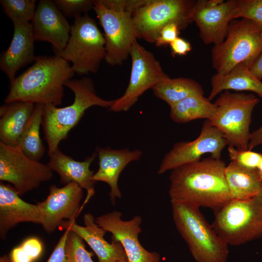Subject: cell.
<instances>
[{
  "mask_svg": "<svg viewBox=\"0 0 262 262\" xmlns=\"http://www.w3.org/2000/svg\"><path fill=\"white\" fill-rule=\"evenodd\" d=\"M225 163L210 156L171 170L170 201L218 210L231 199Z\"/></svg>",
  "mask_w": 262,
  "mask_h": 262,
  "instance_id": "cell-1",
  "label": "cell"
},
{
  "mask_svg": "<svg viewBox=\"0 0 262 262\" xmlns=\"http://www.w3.org/2000/svg\"><path fill=\"white\" fill-rule=\"evenodd\" d=\"M74 73L68 62L59 55L36 56L34 64L10 82L4 102L60 105L65 83Z\"/></svg>",
  "mask_w": 262,
  "mask_h": 262,
  "instance_id": "cell-2",
  "label": "cell"
},
{
  "mask_svg": "<svg viewBox=\"0 0 262 262\" xmlns=\"http://www.w3.org/2000/svg\"><path fill=\"white\" fill-rule=\"evenodd\" d=\"M65 86L74 94L71 104L63 108L52 105L44 106L42 125L49 156L59 148L60 143L67 138L69 132L79 123L86 110L94 106L109 108L115 101L98 96L92 80L89 77L70 79Z\"/></svg>",
  "mask_w": 262,
  "mask_h": 262,
  "instance_id": "cell-3",
  "label": "cell"
},
{
  "mask_svg": "<svg viewBox=\"0 0 262 262\" xmlns=\"http://www.w3.org/2000/svg\"><path fill=\"white\" fill-rule=\"evenodd\" d=\"M144 0H95L93 9L104 31L105 61L120 66L127 60L138 38L133 22L135 10Z\"/></svg>",
  "mask_w": 262,
  "mask_h": 262,
  "instance_id": "cell-4",
  "label": "cell"
},
{
  "mask_svg": "<svg viewBox=\"0 0 262 262\" xmlns=\"http://www.w3.org/2000/svg\"><path fill=\"white\" fill-rule=\"evenodd\" d=\"M174 223L196 262H227L229 245L215 232L198 207L170 201Z\"/></svg>",
  "mask_w": 262,
  "mask_h": 262,
  "instance_id": "cell-5",
  "label": "cell"
},
{
  "mask_svg": "<svg viewBox=\"0 0 262 262\" xmlns=\"http://www.w3.org/2000/svg\"><path fill=\"white\" fill-rule=\"evenodd\" d=\"M211 226L229 246L262 237V192L246 199H231L214 212Z\"/></svg>",
  "mask_w": 262,
  "mask_h": 262,
  "instance_id": "cell-6",
  "label": "cell"
},
{
  "mask_svg": "<svg viewBox=\"0 0 262 262\" xmlns=\"http://www.w3.org/2000/svg\"><path fill=\"white\" fill-rule=\"evenodd\" d=\"M262 52V27L248 19H234L224 41L212 49V66L219 75L229 73L241 63L250 68Z\"/></svg>",
  "mask_w": 262,
  "mask_h": 262,
  "instance_id": "cell-7",
  "label": "cell"
},
{
  "mask_svg": "<svg viewBox=\"0 0 262 262\" xmlns=\"http://www.w3.org/2000/svg\"><path fill=\"white\" fill-rule=\"evenodd\" d=\"M105 40L95 20L87 14L75 18L69 40L59 55L72 64L79 75L98 72L106 56Z\"/></svg>",
  "mask_w": 262,
  "mask_h": 262,
  "instance_id": "cell-8",
  "label": "cell"
},
{
  "mask_svg": "<svg viewBox=\"0 0 262 262\" xmlns=\"http://www.w3.org/2000/svg\"><path fill=\"white\" fill-rule=\"evenodd\" d=\"M259 99L253 94H221L214 103L217 111L209 120L223 134L229 146L238 150H247L250 140L252 113Z\"/></svg>",
  "mask_w": 262,
  "mask_h": 262,
  "instance_id": "cell-9",
  "label": "cell"
},
{
  "mask_svg": "<svg viewBox=\"0 0 262 262\" xmlns=\"http://www.w3.org/2000/svg\"><path fill=\"white\" fill-rule=\"evenodd\" d=\"M195 0H144L134 11L133 22L138 38L155 43L161 30L170 23L185 29L192 21Z\"/></svg>",
  "mask_w": 262,
  "mask_h": 262,
  "instance_id": "cell-10",
  "label": "cell"
},
{
  "mask_svg": "<svg viewBox=\"0 0 262 262\" xmlns=\"http://www.w3.org/2000/svg\"><path fill=\"white\" fill-rule=\"evenodd\" d=\"M52 178L53 171L48 164L30 158L19 146L0 142V181L11 183L20 196Z\"/></svg>",
  "mask_w": 262,
  "mask_h": 262,
  "instance_id": "cell-11",
  "label": "cell"
},
{
  "mask_svg": "<svg viewBox=\"0 0 262 262\" xmlns=\"http://www.w3.org/2000/svg\"><path fill=\"white\" fill-rule=\"evenodd\" d=\"M130 56L131 67L129 84L124 94L115 99L113 105L109 108L114 112L128 111L147 90L152 89L169 77L154 54L137 40L132 45Z\"/></svg>",
  "mask_w": 262,
  "mask_h": 262,
  "instance_id": "cell-12",
  "label": "cell"
},
{
  "mask_svg": "<svg viewBox=\"0 0 262 262\" xmlns=\"http://www.w3.org/2000/svg\"><path fill=\"white\" fill-rule=\"evenodd\" d=\"M227 145L222 133L209 120H206L196 139L174 144L163 157L157 173L163 174L181 165L199 160L207 153L211 154L214 158L220 159L222 151Z\"/></svg>",
  "mask_w": 262,
  "mask_h": 262,
  "instance_id": "cell-13",
  "label": "cell"
},
{
  "mask_svg": "<svg viewBox=\"0 0 262 262\" xmlns=\"http://www.w3.org/2000/svg\"><path fill=\"white\" fill-rule=\"evenodd\" d=\"M240 0H198L194 1L191 13L205 44L214 45L225 39L230 22L236 19Z\"/></svg>",
  "mask_w": 262,
  "mask_h": 262,
  "instance_id": "cell-14",
  "label": "cell"
},
{
  "mask_svg": "<svg viewBox=\"0 0 262 262\" xmlns=\"http://www.w3.org/2000/svg\"><path fill=\"white\" fill-rule=\"evenodd\" d=\"M122 213L114 211L95 218L96 223L112 235L113 241L121 244L126 254L128 262H160V256L156 252L146 249L140 243L142 220L139 215L131 219H122Z\"/></svg>",
  "mask_w": 262,
  "mask_h": 262,
  "instance_id": "cell-15",
  "label": "cell"
},
{
  "mask_svg": "<svg viewBox=\"0 0 262 262\" xmlns=\"http://www.w3.org/2000/svg\"><path fill=\"white\" fill-rule=\"evenodd\" d=\"M82 189L74 182L62 187L50 185L46 198L37 204L41 214L40 224L47 233L55 231L64 221H75L80 213Z\"/></svg>",
  "mask_w": 262,
  "mask_h": 262,
  "instance_id": "cell-16",
  "label": "cell"
},
{
  "mask_svg": "<svg viewBox=\"0 0 262 262\" xmlns=\"http://www.w3.org/2000/svg\"><path fill=\"white\" fill-rule=\"evenodd\" d=\"M31 23L35 40L49 42L59 55L68 42L71 26L54 1L40 0Z\"/></svg>",
  "mask_w": 262,
  "mask_h": 262,
  "instance_id": "cell-17",
  "label": "cell"
},
{
  "mask_svg": "<svg viewBox=\"0 0 262 262\" xmlns=\"http://www.w3.org/2000/svg\"><path fill=\"white\" fill-rule=\"evenodd\" d=\"M96 150L98 158V168L94 174L92 180L96 182L102 181L108 184L110 189V201L114 205L116 199L122 196L118 184L120 174L128 164L139 160L143 152L138 149H115L109 147H98Z\"/></svg>",
  "mask_w": 262,
  "mask_h": 262,
  "instance_id": "cell-18",
  "label": "cell"
},
{
  "mask_svg": "<svg viewBox=\"0 0 262 262\" xmlns=\"http://www.w3.org/2000/svg\"><path fill=\"white\" fill-rule=\"evenodd\" d=\"M83 220L84 226L79 225L75 221L67 220L63 221L61 226L80 236L96 254L98 262H128L121 244L113 241L109 243L104 239L106 231L96 223L92 214H84Z\"/></svg>",
  "mask_w": 262,
  "mask_h": 262,
  "instance_id": "cell-19",
  "label": "cell"
},
{
  "mask_svg": "<svg viewBox=\"0 0 262 262\" xmlns=\"http://www.w3.org/2000/svg\"><path fill=\"white\" fill-rule=\"evenodd\" d=\"M97 156L96 152L84 161H77L65 154L58 148L49 156V160L47 164L52 171L59 175L61 184L66 185L74 182L86 190V196L81 205L80 212L95 193L96 182L92 180L94 173L90 169V166Z\"/></svg>",
  "mask_w": 262,
  "mask_h": 262,
  "instance_id": "cell-20",
  "label": "cell"
},
{
  "mask_svg": "<svg viewBox=\"0 0 262 262\" xmlns=\"http://www.w3.org/2000/svg\"><path fill=\"white\" fill-rule=\"evenodd\" d=\"M37 204L23 200L14 187L0 182V238L4 240L8 231L22 222L40 224Z\"/></svg>",
  "mask_w": 262,
  "mask_h": 262,
  "instance_id": "cell-21",
  "label": "cell"
},
{
  "mask_svg": "<svg viewBox=\"0 0 262 262\" xmlns=\"http://www.w3.org/2000/svg\"><path fill=\"white\" fill-rule=\"evenodd\" d=\"M10 44L0 58V69L10 82L16 78V72L27 64L34 61L35 40L31 22L15 24Z\"/></svg>",
  "mask_w": 262,
  "mask_h": 262,
  "instance_id": "cell-22",
  "label": "cell"
},
{
  "mask_svg": "<svg viewBox=\"0 0 262 262\" xmlns=\"http://www.w3.org/2000/svg\"><path fill=\"white\" fill-rule=\"evenodd\" d=\"M35 104L21 101L5 103L0 108V142L18 146L19 139L29 121Z\"/></svg>",
  "mask_w": 262,
  "mask_h": 262,
  "instance_id": "cell-23",
  "label": "cell"
},
{
  "mask_svg": "<svg viewBox=\"0 0 262 262\" xmlns=\"http://www.w3.org/2000/svg\"><path fill=\"white\" fill-rule=\"evenodd\" d=\"M211 86L208 98L211 101L221 92L229 90L251 91L262 98V82L245 63L237 65L226 74L213 75L211 78Z\"/></svg>",
  "mask_w": 262,
  "mask_h": 262,
  "instance_id": "cell-24",
  "label": "cell"
},
{
  "mask_svg": "<svg viewBox=\"0 0 262 262\" xmlns=\"http://www.w3.org/2000/svg\"><path fill=\"white\" fill-rule=\"evenodd\" d=\"M231 199H246L262 192V178L257 169L231 162L225 169Z\"/></svg>",
  "mask_w": 262,
  "mask_h": 262,
  "instance_id": "cell-25",
  "label": "cell"
},
{
  "mask_svg": "<svg viewBox=\"0 0 262 262\" xmlns=\"http://www.w3.org/2000/svg\"><path fill=\"white\" fill-rule=\"evenodd\" d=\"M217 111V106L204 94L190 96L170 107V117L177 123H186L198 119L211 120Z\"/></svg>",
  "mask_w": 262,
  "mask_h": 262,
  "instance_id": "cell-26",
  "label": "cell"
},
{
  "mask_svg": "<svg viewBox=\"0 0 262 262\" xmlns=\"http://www.w3.org/2000/svg\"><path fill=\"white\" fill-rule=\"evenodd\" d=\"M155 97L171 107L193 95L204 94L201 85L195 80L186 78H168L152 89Z\"/></svg>",
  "mask_w": 262,
  "mask_h": 262,
  "instance_id": "cell-27",
  "label": "cell"
},
{
  "mask_svg": "<svg viewBox=\"0 0 262 262\" xmlns=\"http://www.w3.org/2000/svg\"><path fill=\"white\" fill-rule=\"evenodd\" d=\"M44 106L35 104L34 111L18 142V146L30 158L36 161L43 156L45 149L40 136Z\"/></svg>",
  "mask_w": 262,
  "mask_h": 262,
  "instance_id": "cell-28",
  "label": "cell"
},
{
  "mask_svg": "<svg viewBox=\"0 0 262 262\" xmlns=\"http://www.w3.org/2000/svg\"><path fill=\"white\" fill-rule=\"evenodd\" d=\"M0 3L13 24L31 22L37 7L35 0H1Z\"/></svg>",
  "mask_w": 262,
  "mask_h": 262,
  "instance_id": "cell-29",
  "label": "cell"
},
{
  "mask_svg": "<svg viewBox=\"0 0 262 262\" xmlns=\"http://www.w3.org/2000/svg\"><path fill=\"white\" fill-rule=\"evenodd\" d=\"M43 245L36 237H30L14 248L10 253L11 262H34L41 255Z\"/></svg>",
  "mask_w": 262,
  "mask_h": 262,
  "instance_id": "cell-30",
  "label": "cell"
},
{
  "mask_svg": "<svg viewBox=\"0 0 262 262\" xmlns=\"http://www.w3.org/2000/svg\"><path fill=\"white\" fill-rule=\"evenodd\" d=\"M66 251L67 262H94L92 259L93 254L86 250L83 240L69 230L66 241Z\"/></svg>",
  "mask_w": 262,
  "mask_h": 262,
  "instance_id": "cell-31",
  "label": "cell"
},
{
  "mask_svg": "<svg viewBox=\"0 0 262 262\" xmlns=\"http://www.w3.org/2000/svg\"><path fill=\"white\" fill-rule=\"evenodd\" d=\"M57 7L64 15L75 18L82 14L93 9L94 0H55Z\"/></svg>",
  "mask_w": 262,
  "mask_h": 262,
  "instance_id": "cell-32",
  "label": "cell"
},
{
  "mask_svg": "<svg viewBox=\"0 0 262 262\" xmlns=\"http://www.w3.org/2000/svg\"><path fill=\"white\" fill-rule=\"evenodd\" d=\"M228 150L231 162L248 168L257 169L262 159V153L251 150H238L229 146Z\"/></svg>",
  "mask_w": 262,
  "mask_h": 262,
  "instance_id": "cell-33",
  "label": "cell"
},
{
  "mask_svg": "<svg viewBox=\"0 0 262 262\" xmlns=\"http://www.w3.org/2000/svg\"><path fill=\"white\" fill-rule=\"evenodd\" d=\"M250 19L262 27V0H240L237 18Z\"/></svg>",
  "mask_w": 262,
  "mask_h": 262,
  "instance_id": "cell-34",
  "label": "cell"
},
{
  "mask_svg": "<svg viewBox=\"0 0 262 262\" xmlns=\"http://www.w3.org/2000/svg\"><path fill=\"white\" fill-rule=\"evenodd\" d=\"M180 29L176 23H170L164 26L160 31L156 40L155 45L157 47L170 45L179 37Z\"/></svg>",
  "mask_w": 262,
  "mask_h": 262,
  "instance_id": "cell-35",
  "label": "cell"
},
{
  "mask_svg": "<svg viewBox=\"0 0 262 262\" xmlns=\"http://www.w3.org/2000/svg\"><path fill=\"white\" fill-rule=\"evenodd\" d=\"M68 231L65 230L47 262H67L66 244Z\"/></svg>",
  "mask_w": 262,
  "mask_h": 262,
  "instance_id": "cell-36",
  "label": "cell"
},
{
  "mask_svg": "<svg viewBox=\"0 0 262 262\" xmlns=\"http://www.w3.org/2000/svg\"><path fill=\"white\" fill-rule=\"evenodd\" d=\"M173 55H185L192 49L190 43L178 37L170 44Z\"/></svg>",
  "mask_w": 262,
  "mask_h": 262,
  "instance_id": "cell-37",
  "label": "cell"
},
{
  "mask_svg": "<svg viewBox=\"0 0 262 262\" xmlns=\"http://www.w3.org/2000/svg\"><path fill=\"white\" fill-rule=\"evenodd\" d=\"M260 145H262V124L257 130L250 133L248 149L251 150Z\"/></svg>",
  "mask_w": 262,
  "mask_h": 262,
  "instance_id": "cell-38",
  "label": "cell"
},
{
  "mask_svg": "<svg viewBox=\"0 0 262 262\" xmlns=\"http://www.w3.org/2000/svg\"><path fill=\"white\" fill-rule=\"evenodd\" d=\"M250 70L258 79H262V52L251 65Z\"/></svg>",
  "mask_w": 262,
  "mask_h": 262,
  "instance_id": "cell-39",
  "label": "cell"
},
{
  "mask_svg": "<svg viewBox=\"0 0 262 262\" xmlns=\"http://www.w3.org/2000/svg\"><path fill=\"white\" fill-rule=\"evenodd\" d=\"M0 262H11L9 257L6 255H4L0 257Z\"/></svg>",
  "mask_w": 262,
  "mask_h": 262,
  "instance_id": "cell-40",
  "label": "cell"
},
{
  "mask_svg": "<svg viewBox=\"0 0 262 262\" xmlns=\"http://www.w3.org/2000/svg\"><path fill=\"white\" fill-rule=\"evenodd\" d=\"M257 169L258 170L262 178V160L259 164Z\"/></svg>",
  "mask_w": 262,
  "mask_h": 262,
  "instance_id": "cell-41",
  "label": "cell"
}]
</instances>
